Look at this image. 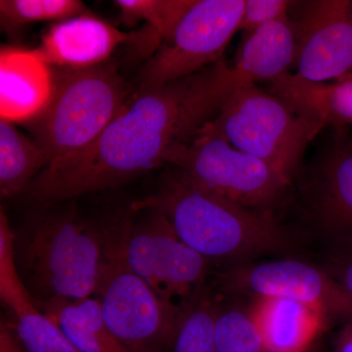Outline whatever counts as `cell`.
Returning a JSON list of instances; mask_svg holds the SVG:
<instances>
[{"label":"cell","instance_id":"cell-1","mask_svg":"<svg viewBox=\"0 0 352 352\" xmlns=\"http://www.w3.org/2000/svg\"><path fill=\"white\" fill-rule=\"evenodd\" d=\"M240 82L224 60L160 87L138 88L85 152L47 166L25 195L41 205L122 184L164 164L176 146L199 135Z\"/></svg>","mask_w":352,"mask_h":352},{"label":"cell","instance_id":"cell-2","mask_svg":"<svg viewBox=\"0 0 352 352\" xmlns=\"http://www.w3.org/2000/svg\"><path fill=\"white\" fill-rule=\"evenodd\" d=\"M145 208L164 215L180 239L208 261H244L288 245L287 233L270 217L204 188L179 170L131 205L133 212Z\"/></svg>","mask_w":352,"mask_h":352},{"label":"cell","instance_id":"cell-3","mask_svg":"<svg viewBox=\"0 0 352 352\" xmlns=\"http://www.w3.org/2000/svg\"><path fill=\"white\" fill-rule=\"evenodd\" d=\"M13 233L16 264L34 305L94 295L109 227L87 223L71 208L36 212Z\"/></svg>","mask_w":352,"mask_h":352},{"label":"cell","instance_id":"cell-4","mask_svg":"<svg viewBox=\"0 0 352 352\" xmlns=\"http://www.w3.org/2000/svg\"><path fill=\"white\" fill-rule=\"evenodd\" d=\"M51 68L50 100L38 117L27 122L34 142L47 157V166L63 163L88 149L133 94L113 65Z\"/></svg>","mask_w":352,"mask_h":352},{"label":"cell","instance_id":"cell-5","mask_svg":"<svg viewBox=\"0 0 352 352\" xmlns=\"http://www.w3.org/2000/svg\"><path fill=\"white\" fill-rule=\"evenodd\" d=\"M325 126L256 83L241 82L199 135L223 139L258 157L289 182L302 168L308 145Z\"/></svg>","mask_w":352,"mask_h":352},{"label":"cell","instance_id":"cell-6","mask_svg":"<svg viewBox=\"0 0 352 352\" xmlns=\"http://www.w3.org/2000/svg\"><path fill=\"white\" fill-rule=\"evenodd\" d=\"M126 219L109 228L94 295L109 329L129 352H164L173 346L182 311L166 305L127 263Z\"/></svg>","mask_w":352,"mask_h":352},{"label":"cell","instance_id":"cell-7","mask_svg":"<svg viewBox=\"0 0 352 352\" xmlns=\"http://www.w3.org/2000/svg\"><path fill=\"white\" fill-rule=\"evenodd\" d=\"M164 164L204 188L264 214L291 184L265 162L214 136L198 135L176 146Z\"/></svg>","mask_w":352,"mask_h":352},{"label":"cell","instance_id":"cell-8","mask_svg":"<svg viewBox=\"0 0 352 352\" xmlns=\"http://www.w3.org/2000/svg\"><path fill=\"white\" fill-rule=\"evenodd\" d=\"M141 210L145 214L140 219L126 220L127 263L164 303L182 311L203 287L210 261L185 244L161 212Z\"/></svg>","mask_w":352,"mask_h":352},{"label":"cell","instance_id":"cell-9","mask_svg":"<svg viewBox=\"0 0 352 352\" xmlns=\"http://www.w3.org/2000/svg\"><path fill=\"white\" fill-rule=\"evenodd\" d=\"M245 4V0H196L143 67L138 88L175 82L220 61L239 31Z\"/></svg>","mask_w":352,"mask_h":352},{"label":"cell","instance_id":"cell-10","mask_svg":"<svg viewBox=\"0 0 352 352\" xmlns=\"http://www.w3.org/2000/svg\"><path fill=\"white\" fill-rule=\"evenodd\" d=\"M227 288L252 296H277L316 308L328 318L352 322V296L326 270L296 259L237 265L221 276Z\"/></svg>","mask_w":352,"mask_h":352},{"label":"cell","instance_id":"cell-11","mask_svg":"<svg viewBox=\"0 0 352 352\" xmlns=\"http://www.w3.org/2000/svg\"><path fill=\"white\" fill-rule=\"evenodd\" d=\"M292 19L296 34V75L314 82L340 80L352 72V1L300 2Z\"/></svg>","mask_w":352,"mask_h":352},{"label":"cell","instance_id":"cell-12","mask_svg":"<svg viewBox=\"0 0 352 352\" xmlns=\"http://www.w3.org/2000/svg\"><path fill=\"white\" fill-rule=\"evenodd\" d=\"M309 201L326 233L340 243L352 241V138L338 136L315 157Z\"/></svg>","mask_w":352,"mask_h":352},{"label":"cell","instance_id":"cell-13","mask_svg":"<svg viewBox=\"0 0 352 352\" xmlns=\"http://www.w3.org/2000/svg\"><path fill=\"white\" fill-rule=\"evenodd\" d=\"M131 38L105 21L80 15L53 25L36 50L50 67L87 69L104 64Z\"/></svg>","mask_w":352,"mask_h":352},{"label":"cell","instance_id":"cell-14","mask_svg":"<svg viewBox=\"0 0 352 352\" xmlns=\"http://www.w3.org/2000/svg\"><path fill=\"white\" fill-rule=\"evenodd\" d=\"M52 68L38 50L4 48L0 53V116L6 122H29L50 100Z\"/></svg>","mask_w":352,"mask_h":352},{"label":"cell","instance_id":"cell-15","mask_svg":"<svg viewBox=\"0 0 352 352\" xmlns=\"http://www.w3.org/2000/svg\"><path fill=\"white\" fill-rule=\"evenodd\" d=\"M249 310L267 352H307L328 320L316 308L277 296H254Z\"/></svg>","mask_w":352,"mask_h":352},{"label":"cell","instance_id":"cell-16","mask_svg":"<svg viewBox=\"0 0 352 352\" xmlns=\"http://www.w3.org/2000/svg\"><path fill=\"white\" fill-rule=\"evenodd\" d=\"M296 56V30L288 15L248 34L233 66L234 73L240 82H270L289 73L295 66Z\"/></svg>","mask_w":352,"mask_h":352},{"label":"cell","instance_id":"cell-17","mask_svg":"<svg viewBox=\"0 0 352 352\" xmlns=\"http://www.w3.org/2000/svg\"><path fill=\"white\" fill-rule=\"evenodd\" d=\"M268 83L270 94L324 126H352V80L314 82L289 72Z\"/></svg>","mask_w":352,"mask_h":352},{"label":"cell","instance_id":"cell-18","mask_svg":"<svg viewBox=\"0 0 352 352\" xmlns=\"http://www.w3.org/2000/svg\"><path fill=\"white\" fill-rule=\"evenodd\" d=\"M80 352H129L109 329L97 298H56L36 305Z\"/></svg>","mask_w":352,"mask_h":352},{"label":"cell","instance_id":"cell-19","mask_svg":"<svg viewBox=\"0 0 352 352\" xmlns=\"http://www.w3.org/2000/svg\"><path fill=\"white\" fill-rule=\"evenodd\" d=\"M47 164V157L34 140L25 138L12 122L1 120L0 192L2 198L25 194Z\"/></svg>","mask_w":352,"mask_h":352},{"label":"cell","instance_id":"cell-20","mask_svg":"<svg viewBox=\"0 0 352 352\" xmlns=\"http://www.w3.org/2000/svg\"><path fill=\"white\" fill-rule=\"evenodd\" d=\"M219 305L201 287L183 307L173 340V352H217L215 318Z\"/></svg>","mask_w":352,"mask_h":352},{"label":"cell","instance_id":"cell-21","mask_svg":"<svg viewBox=\"0 0 352 352\" xmlns=\"http://www.w3.org/2000/svg\"><path fill=\"white\" fill-rule=\"evenodd\" d=\"M196 0H117L120 15L126 25L147 23L156 50L173 36L180 21Z\"/></svg>","mask_w":352,"mask_h":352},{"label":"cell","instance_id":"cell-22","mask_svg":"<svg viewBox=\"0 0 352 352\" xmlns=\"http://www.w3.org/2000/svg\"><path fill=\"white\" fill-rule=\"evenodd\" d=\"M217 352H267L249 307H220L215 318Z\"/></svg>","mask_w":352,"mask_h":352},{"label":"cell","instance_id":"cell-23","mask_svg":"<svg viewBox=\"0 0 352 352\" xmlns=\"http://www.w3.org/2000/svg\"><path fill=\"white\" fill-rule=\"evenodd\" d=\"M14 233L3 210L0 212V296L15 316L34 305L32 296L21 279L15 252Z\"/></svg>","mask_w":352,"mask_h":352},{"label":"cell","instance_id":"cell-24","mask_svg":"<svg viewBox=\"0 0 352 352\" xmlns=\"http://www.w3.org/2000/svg\"><path fill=\"white\" fill-rule=\"evenodd\" d=\"M85 10L80 0H1L0 16L4 25L17 27L51 20H67Z\"/></svg>","mask_w":352,"mask_h":352},{"label":"cell","instance_id":"cell-25","mask_svg":"<svg viewBox=\"0 0 352 352\" xmlns=\"http://www.w3.org/2000/svg\"><path fill=\"white\" fill-rule=\"evenodd\" d=\"M12 324L29 352H80L63 331L38 308L32 307L15 316Z\"/></svg>","mask_w":352,"mask_h":352},{"label":"cell","instance_id":"cell-26","mask_svg":"<svg viewBox=\"0 0 352 352\" xmlns=\"http://www.w3.org/2000/svg\"><path fill=\"white\" fill-rule=\"evenodd\" d=\"M294 3L288 0H245L239 30L249 34L261 25L286 17Z\"/></svg>","mask_w":352,"mask_h":352},{"label":"cell","instance_id":"cell-27","mask_svg":"<svg viewBox=\"0 0 352 352\" xmlns=\"http://www.w3.org/2000/svg\"><path fill=\"white\" fill-rule=\"evenodd\" d=\"M333 279L352 296V241L340 243L326 270Z\"/></svg>","mask_w":352,"mask_h":352},{"label":"cell","instance_id":"cell-28","mask_svg":"<svg viewBox=\"0 0 352 352\" xmlns=\"http://www.w3.org/2000/svg\"><path fill=\"white\" fill-rule=\"evenodd\" d=\"M0 352H29L14 326L3 320L0 324Z\"/></svg>","mask_w":352,"mask_h":352},{"label":"cell","instance_id":"cell-29","mask_svg":"<svg viewBox=\"0 0 352 352\" xmlns=\"http://www.w3.org/2000/svg\"><path fill=\"white\" fill-rule=\"evenodd\" d=\"M333 352H352V322L346 323L336 338Z\"/></svg>","mask_w":352,"mask_h":352},{"label":"cell","instance_id":"cell-30","mask_svg":"<svg viewBox=\"0 0 352 352\" xmlns=\"http://www.w3.org/2000/svg\"><path fill=\"white\" fill-rule=\"evenodd\" d=\"M340 80H352V72L351 74H349V75L344 76V78H340Z\"/></svg>","mask_w":352,"mask_h":352},{"label":"cell","instance_id":"cell-31","mask_svg":"<svg viewBox=\"0 0 352 352\" xmlns=\"http://www.w3.org/2000/svg\"><path fill=\"white\" fill-rule=\"evenodd\" d=\"M351 16H352V7H351Z\"/></svg>","mask_w":352,"mask_h":352}]
</instances>
